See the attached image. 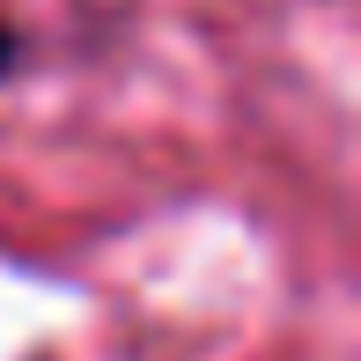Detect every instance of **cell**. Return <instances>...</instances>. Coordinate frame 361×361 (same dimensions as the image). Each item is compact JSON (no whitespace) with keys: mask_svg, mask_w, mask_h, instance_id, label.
Here are the masks:
<instances>
[{"mask_svg":"<svg viewBox=\"0 0 361 361\" xmlns=\"http://www.w3.org/2000/svg\"><path fill=\"white\" fill-rule=\"evenodd\" d=\"M15 67H23V37H15V30H8V23H0V81H8Z\"/></svg>","mask_w":361,"mask_h":361,"instance_id":"1","label":"cell"}]
</instances>
